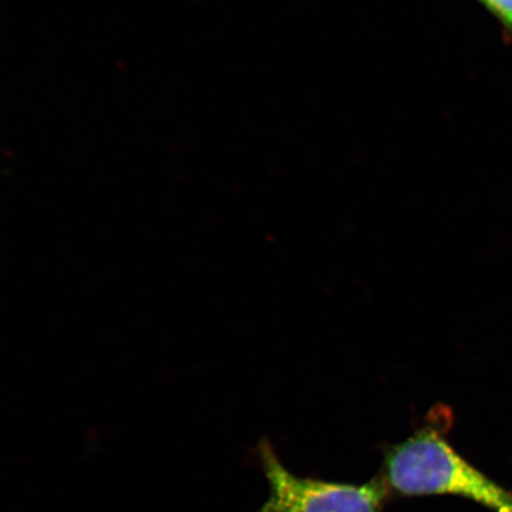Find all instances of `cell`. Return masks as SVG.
<instances>
[{
  "label": "cell",
  "instance_id": "cell-2",
  "mask_svg": "<svg viewBox=\"0 0 512 512\" xmlns=\"http://www.w3.org/2000/svg\"><path fill=\"white\" fill-rule=\"evenodd\" d=\"M258 453L270 497L256 512H382L390 494L382 478L356 485L294 475L266 439L260 441Z\"/></svg>",
  "mask_w": 512,
  "mask_h": 512
},
{
  "label": "cell",
  "instance_id": "cell-1",
  "mask_svg": "<svg viewBox=\"0 0 512 512\" xmlns=\"http://www.w3.org/2000/svg\"><path fill=\"white\" fill-rule=\"evenodd\" d=\"M450 408H432L425 424L384 454L382 480L399 496H458L494 512H512V494L454 450L446 438Z\"/></svg>",
  "mask_w": 512,
  "mask_h": 512
},
{
  "label": "cell",
  "instance_id": "cell-3",
  "mask_svg": "<svg viewBox=\"0 0 512 512\" xmlns=\"http://www.w3.org/2000/svg\"><path fill=\"white\" fill-rule=\"evenodd\" d=\"M478 2L499 19L505 28L512 31V0H478Z\"/></svg>",
  "mask_w": 512,
  "mask_h": 512
}]
</instances>
